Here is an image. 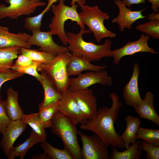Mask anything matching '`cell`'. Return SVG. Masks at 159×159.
<instances>
[{
	"label": "cell",
	"mask_w": 159,
	"mask_h": 159,
	"mask_svg": "<svg viewBox=\"0 0 159 159\" xmlns=\"http://www.w3.org/2000/svg\"><path fill=\"white\" fill-rule=\"evenodd\" d=\"M12 67H24L33 64L35 61L28 57L21 54L18 55Z\"/></svg>",
	"instance_id": "obj_37"
},
{
	"label": "cell",
	"mask_w": 159,
	"mask_h": 159,
	"mask_svg": "<svg viewBox=\"0 0 159 159\" xmlns=\"http://www.w3.org/2000/svg\"><path fill=\"white\" fill-rule=\"evenodd\" d=\"M23 74L11 69H0V101L1 99L0 89L2 85L7 81L14 79L22 76Z\"/></svg>",
	"instance_id": "obj_35"
},
{
	"label": "cell",
	"mask_w": 159,
	"mask_h": 159,
	"mask_svg": "<svg viewBox=\"0 0 159 159\" xmlns=\"http://www.w3.org/2000/svg\"><path fill=\"white\" fill-rule=\"evenodd\" d=\"M82 145L81 150V158L83 159H109L108 147L102 138L97 134L87 135L77 130Z\"/></svg>",
	"instance_id": "obj_7"
},
{
	"label": "cell",
	"mask_w": 159,
	"mask_h": 159,
	"mask_svg": "<svg viewBox=\"0 0 159 159\" xmlns=\"http://www.w3.org/2000/svg\"><path fill=\"white\" fill-rule=\"evenodd\" d=\"M150 38L143 33L138 40L128 41L122 47L112 50V57L113 58L114 64L117 65L123 57L138 52H149L153 54H158L153 48L148 46V42Z\"/></svg>",
	"instance_id": "obj_10"
},
{
	"label": "cell",
	"mask_w": 159,
	"mask_h": 159,
	"mask_svg": "<svg viewBox=\"0 0 159 159\" xmlns=\"http://www.w3.org/2000/svg\"><path fill=\"white\" fill-rule=\"evenodd\" d=\"M59 110L72 119L77 124H81L87 120L69 88L62 94Z\"/></svg>",
	"instance_id": "obj_15"
},
{
	"label": "cell",
	"mask_w": 159,
	"mask_h": 159,
	"mask_svg": "<svg viewBox=\"0 0 159 159\" xmlns=\"http://www.w3.org/2000/svg\"><path fill=\"white\" fill-rule=\"evenodd\" d=\"M57 5L52 4L51 7L53 16L49 25V31L52 35H57L63 45L67 46L69 40L64 29L65 22L70 20L75 21L80 29H85V25L81 21L78 13L77 4L71 6L65 4L63 0H59Z\"/></svg>",
	"instance_id": "obj_4"
},
{
	"label": "cell",
	"mask_w": 159,
	"mask_h": 159,
	"mask_svg": "<svg viewBox=\"0 0 159 159\" xmlns=\"http://www.w3.org/2000/svg\"><path fill=\"white\" fill-rule=\"evenodd\" d=\"M32 33L27 43L31 46L36 45L39 47V51H44L55 56L69 52L67 47L60 46L54 42L49 31L42 32L39 30Z\"/></svg>",
	"instance_id": "obj_11"
},
{
	"label": "cell",
	"mask_w": 159,
	"mask_h": 159,
	"mask_svg": "<svg viewBox=\"0 0 159 159\" xmlns=\"http://www.w3.org/2000/svg\"><path fill=\"white\" fill-rule=\"evenodd\" d=\"M152 4L151 8L155 13L159 11V0H146Z\"/></svg>",
	"instance_id": "obj_39"
},
{
	"label": "cell",
	"mask_w": 159,
	"mask_h": 159,
	"mask_svg": "<svg viewBox=\"0 0 159 159\" xmlns=\"http://www.w3.org/2000/svg\"><path fill=\"white\" fill-rule=\"evenodd\" d=\"M59 101L56 102L39 110V119L45 129L50 127L51 120L54 114L59 110Z\"/></svg>",
	"instance_id": "obj_28"
},
{
	"label": "cell",
	"mask_w": 159,
	"mask_h": 159,
	"mask_svg": "<svg viewBox=\"0 0 159 159\" xmlns=\"http://www.w3.org/2000/svg\"><path fill=\"white\" fill-rule=\"evenodd\" d=\"M47 12L44 9L39 14L34 16L28 17L24 19V28L32 32L40 30L42 21L44 14Z\"/></svg>",
	"instance_id": "obj_32"
},
{
	"label": "cell",
	"mask_w": 159,
	"mask_h": 159,
	"mask_svg": "<svg viewBox=\"0 0 159 159\" xmlns=\"http://www.w3.org/2000/svg\"><path fill=\"white\" fill-rule=\"evenodd\" d=\"M44 140L32 130L29 138L21 144L17 146H13L7 156L8 159H13L16 157L24 159L28 150L35 144L41 143Z\"/></svg>",
	"instance_id": "obj_22"
},
{
	"label": "cell",
	"mask_w": 159,
	"mask_h": 159,
	"mask_svg": "<svg viewBox=\"0 0 159 159\" xmlns=\"http://www.w3.org/2000/svg\"><path fill=\"white\" fill-rule=\"evenodd\" d=\"M90 33L88 29H80L79 32L77 34L69 32H66L69 40L67 47L69 52L72 55L82 56L90 62L99 61L104 57H112L111 40L107 39L101 45L84 40L83 35Z\"/></svg>",
	"instance_id": "obj_2"
},
{
	"label": "cell",
	"mask_w": 159,
	"mask_h": 159,
	"mask_svg": "<svg viewBox=\"0 0 159 159\" xmlns=\"http://www.w3.org/2000/svg\"><path fill=\"white\" fill-rule=\"evenodd\" d=\"M40 72L41 78L39 82L43 88L44 98L39 105V110L50 104L60 101L62 95L46 73L43 71Z\"/></svg>",
	"instance_id": "obj_19"
},
{
	"label": "cell",
	"mask_w": 159,
	"mask_h": 159,
	"mask_svg": "<svg viewBox=\"0 0 159 159\" xmlns=\"http://www.w3.org/2000/svg\"><path fill=\"white\" fill-rule=\"evenodd\" d=\"M87 0H71L70 4L71 5L77 3L78 5L80 7L81 9L86 3Z\"/></svg>",
	"instance_id": "obj_41"
},
{
	"label": "cell",
	"mask_w": 159,
	"mask_h": 159,
	"mask_svg": "<svg viewBox=\"0 0 159 159\" xmlns=\"http://www.w3.org/2000/svg\"><path fill=\"white\" fill-rule=\"evenodd\" d=\"M126 6L129 8L131 7L132 5L144 3L146 0H121Z\"/></svg>",
	"instance_id": "obj_38"
},
{
	"label": "cell",
	"mask_w": 159,
	"mask_h": 159,
	"mask_svg": "<svg viewBox=\"0 0 159 159\" xmlns=\"http://www.w3.org/2000/svg\"><path fill=\"white\" fill-rule=\"evenodd\" d=\"M27 125L20 119L12 120L2 134L0 145L6 157L14 142L26 129Z\"/></svg>",
	"instance_id": "obj_16"
},
{
	"label": "cell",
	"mask_w": 159,
	"mask_h": 159,
	"mask_svg": "<svg viewBox=\"0 0 159 159\" xmlns=\"http://www.w3.org/2000/svg\"><path fill=\"white\" fill-rule=\"evenodd\" d=\"M125 120L126 123V128L120 137L124 142V148L127 149L130 143L132 144L137 140L136 134L141 120L139 117L131 115L127 116Z\"/></svg>",
	"instance_id": "obj_23"
},
{
	"label": "cell",
	"mask_w": 159,
	"mask_h": 159,
	"mask_svg": "<svg viewBox=\"0 0 159 159\" xmlns=\"http://www.w3.org/2000/svg\"><path fill=\"white\" fill-rule=\"evenodd\" d=\"M36 1L39 2L41 1V0H32Z\"/></svg>",
	"instance_id": "obj_44"
},
{
	"label": "cell",
	"mask_w": 159,
	"mask_h": 159,
	"mask_svg": "<svg viewBox=\"0 0 159 159\" xmlns=\"http://www.w3.org/2000/svg\"><path fill=\"white\" fill-rule=\"evenodd\" d=\"M136 138L142 139L150 144L159 146V130L145 129L139 126L136 134Z\"/></svg>",
	"instance_id": "obj_30"
},
{
	"label": "cell",
	"mask_w": 159,
	"mask_h": 159,
	"mask_svg": "<svg viewBox=\"0 0 159 159\" xmlns=\"http://www.w3.org/2000/svg\"><path fill=\"white\" fill-rule=\"evenodd\" d=\"M114 2L118 7L119 12L117 16L112 20V23H117L121 32L124 31L126 28L130 29L135 21L147 17L142 14L145 8L138 11H132L127 8L121 0H114Z\"/></svg>",
	"instance_id": "obj_14"
},
{
	"label": "cell",
	"mask_w": 159,
	"mask_h": 159,
	"mask_svg": "<svg viewBox=\"0 0 159 159\" xmlns=\"http://www.w3.org/2000/svg\"><path fill=\"white\" fill-rule=\"evenodd\" d=\"M32 158L34 159H50L52 158L49 155L44 153L40 155H34Z\"/></svg>",
	"instance_id": "obj_42"
},
{
	"label": "cell",
	"mask_w": 159,
	"mask_h": 159,
	"mask_svg": "<svg viewBox=\"0 0 159 159\" xmlns=\"http://www.w3.org/2000/svg\"><path fill=\"white\" fill-rule=\"evenodd\" d=\"M11 120L6 112L4 101H0V133L2 134L4 132Z\"/></svg>",
	"instance_id": "obj_36"
},
{
	"label": "cell",
	"mask_w": 159,
	"mask_h": 159,
	"mask_svg": "<svg viewBox=\"0 0 159 159\" xmlns=\"http://www.w3.org/2000/svg\"><path fill=\"white\" fill-rule=\"evenodd\" d=\"M20 54L28 57L34 61L39 62L44 64L50 62L56 56L52 54L44 51L23 47H21Z\"/></svg>",
	"instance_id": "obj_27"
},
{
	"label": "cell",
	"mask_w": 159,
	"mask_h": 159,
	"mask_svg": "<svg viewBox=\"0 0 159 159\" xmlns=\"http://www.w3.org/2000/svg\"><path fill=\"white\" fill-rule=\"evenodd\" d=\"M7 96L4 103L8 116L11 120L20 119L24 114L19 105L18 92L10 87L7 90Z\"/></svg>",
	"instance_id": "obj_21"
},
{
	"label": "cell",
	"mask_w": 159,
	"mask_h": 159,
	"mask_svg": "<svg viewBox=\"0 0 159 159\" xmlns=\"http://www.w3.org/2000/svg\"><path fill=\"white\" fill-rule=\"evenodd\" d=\"M107 67L106 65H97L92 64L82 56L72 54L67 67L68 76L78 75L86 70L98 71Z\"/></svg>",
	"instance_id": "obj_18"
},
{
	"label": "cell",
	"mask_w": 159,
	"mask_h": 159,
	"mask_svg": "<svg viewBox=\"0 0 159 159\" xmlns=\"http://www.w3.org/2000/svg\"><path fill=\"white\" fill-rule=\"evenodd\" d=\"M52 132L60 138L64 146L73 159L81 158V150L77 137L76 123L58 110L51 120Z\"/></svg>",
	"instance_id": "obj_3"
},
{
	"label": "cell",
	"mask_w": 159,
	"mask_h": 159,
	"mask_svg": "<svg viewBox=\"0 0 159 159\" xmlns=\"http://www.w3.org/2000/svg\"><path fill=\"white\" fill-rule=\"evenodd\" d=\"M59 0H47V4L45 8L46 9L49 11L51 9V5L57 2ZM64 2L66 0H63Z\"/></svg>",
	"instance_id": "obj_43"
},
{
	"label": "cell",
	"mask_w": 159,
	"mask_h": 159,
	"mask_svg": "<svg viewBox=\"0 0 159 159\" xmlns=\"http://www.w3.org/2000/svg\"><path fill=\"white\" fill-rule=\"evenodd\" d=\"M41 147L44 153L53 159H73L69 152L66 149L60 150L56 148L46 140L41 142Z\"/></svg>",
	"instance_id": "obj_29"
},
{
	"label": "cell",
	"mask_w": 159,
	"mask_h": 159,
	"mask_svg": "<svg viewBox=\"0 0 159 159\" xmlns=\"http://www.w3.org/2000/svg\"><path fill=\"white\" fill-rule=\"evenodd\" d=\"M30 35L25 32H10L8 27L0 24V47H19L30 49L31 46L27 43Z\"/></svg>",
	"instance_id": "obj_17"
},
{
	"label": "cell",
	"mask_w": 159,
	"mask_h": 159,
	"mask_svg": "<svg viewBox=\"0 0 159 159\" xmlns=\"http://www.w3.org/2000/svg\"><path fill=\"white\" fill-rule=\"evenodd\" d=\"M71 55L69 52L59 54L50 62L41 63L37 69V71H43L46 73L62 94L69 87L70 77L67 67Z\"/></svg>",
	"instance_id": "obj_6"
},
{
	"label": "cell",
	"mask_w": 159,
	"mask_h": 159,
	"mask_svg": "<svg viewBox=\"0 0 159 159\" xmlns=\"http://www.w3.org/2000/svg\"><path fill=\"white\" fill-rule=\"evenodd\" d=\"M148 17V20L150 21L159 20V13L154 12L150 14L147 16Z\"/></svg>",
	"instance_id": "obj_40"
},
{
	"label": "cell",
	"mask_w": 159,
	"mask_h": 159,
	"mask_svg": "<svg viewBox=\"0 0 159 159\" xmlns=\"http://www.w3.org/2000/svg\"><path fill=\"white\" fill-rule=\"evenodd\" d=\"M81 10L78 13L80 19L93 33L97 42L100 43L103 38L116 37V34L107 29L104 24V21L109 19L108 13L103 12L97 6L84 5Z\"/></svg>",
	"instance_id": "obj_5"
},
{
	"label": "cell",
	"mask_w": 159,
	"mask_h": 159,
	"mask_svg": "<svg viewBox=\"0 0 159 159\" xmlns=\"http://www.w3.org/2000/svg\"><path fill=\"white\" fill-rule=\"evenodd\" d=\"M20 119L23 122L29 125L35 132L44 140H46L47 135L45 129L40 120L38 113L24 114Z\"/></svg>",
	"instance_id": "obj_26"
},
{
	"label": "cell",
	"mask_w": 159,
	"mask_h": 159,
	"mask_svg": "<svg viewBox=\"0 0 159 159\" xmlns=\"http://www.w3.org/2000/svg\"><path fill=\"white\" fill-rule=\"evenodd\" d=\"M140 140H136L131 146L122 152L117 149L111 147L112 151L110 154L109 159H139L142 156L143 151L138 149Z\"/></svg>",
	"instance_id": "obj_24"
},
{
	"label": "cell",
	"mask_w": 159,
	"mask_h": 159,
	"mask_svg": "<svg viewBox=\"0 0 159 159\" xmlns=\"http://www.w3.org/2000/svg\"><path fill=\"white\" fill-rule=\"evenodd\" d=\"M154 97L150 91L146 92L144 99L135 110L140 117L148 120L159 126V116L154 107Z\"/></svg>",
	"instance_id": "obj_20"
},
{
	"label": "cell",
	"mask_w": 159,
	"mask_h": 159,
	"mask_svg": "<svg viewBox=\"0 0 159 159\" xmlns=\"http://www.w3.org/2000/svg\"><path fill=\"white\" fill-rule=\"evenodd\" d=\"M97 84L111 86L112 78L104 69L87 72L81 73L76 77L69 78V88L71 91L82 90Z\"/></svg>",
	"instance_id": "obj_9"
},
{
	"label": "cell",
	"mask_w": 159,
	"mask_h": 159,
	"mask_svg": "<svg viewBox=\"0 0 159 159\" xmlns=\"http://www.w3.org/2000/svg\"><path fill=\"white\" fill-rule=\"evenodd\" d=\"M135 28L147 36L151 37L154 39H159V20L146 22L139 24Z\"/></svg>",
	"instance_id": "obj_31"
},
{
	"label": "cell",
	"mask_w": 159,
	"mask_h": 159,
	"mask_svg": "<svg viewBox=\"0 0 159 159\" xmlns=\"http://www.w3.org/2000/svg\"><path fill=\"white\" fill-rule=\"evenodd\" d=\"M41 63L40 62L35 61L30 65L24 67H12L11 69L21 73L26 74L32 76L39 82L41 78V75L38 73L37 69Z\"/></svg>",
	"instance_id": "obj_34"
},
{
	"label": "cell",
	"mask_w": 159,
	"mask_h": 159,
	"mask_svg": "<svg viewBox=\"0 0 159 159\" xmlns=\"http://www.w3.org/2000/svg\"><path fill=\"white\" fill-rule=\"evenodd\" d=\"M140 71L139 64L137 63H134L132 74L129 81L123 88L122 94L126 105L132 107L135 110L142 100L138 85Z\"/></svg>",
	"instance_id": "obj_13"
},
{
	"label": "cell",
	"mask_w": 159,
	"mask_h": 159,
	"mask_svg": "<svg viewBox=\"0 0 159 159\" xmlns=\"http://www.w3.org/2000/svg\"><path fill=\"white\" fill-rule=\"evenodd\" d=\"M109 96L112 101L111 107L108 108L103 106L99 108L95 115L81 124L80 127L98 135L108 147L110 145L112 147L123 150L125 147L124 142L114 126L122 104L116 93H112Z\"/></svg>",
	"instance_id": "obj_1"
},
{
	"label": "cell",
	"mask_w": 159,
	"mask_h": 159,
	"mask_svg": "<svg viewBox=\"0 0 159 159\" xmlns=\"http://www.w3.org/2000/svg\"><path fill=\"white\" fill-rule=\"evenodd\" d=\"M138 149L146 152L145 158L146 159H159V146H156L140 141Z\"/></svg>",
	"instance_id": "obj_33"
},
{
	"label": "cell",
	"mask_w": 159,
	"mask_h": 159,
	"mask_svg": "<svg viewBox=\"0 0 159 159\" xmlns=\"http://www.w3.org/2000/svg\"><path fill=\"white\" fill-rule=\"evenodd\" d=\"M21 47H0V69H11L14 60L20 54Z\"/></svg>",
	"instance_id": "obj_25"
},
{
	"label": "cell",
	"mask_w": 159,
	"mask_h": 159,
	"mask_svg": "<svg viewBox=\"0 0 159 159\" xmlns=\"http://www.w3.org/2000/svg\"><path fill=\"white\" fill-rule=\"evenodd\" d=\"M9 5L0 4V19L6 18L15 19L20 16L29 15L35 12L37 8L45 6V2L32 0H5Z\"/></svg>",
	"instance_id": "obj_8"
},
{
	"label": "cell",
	"mask_w": 159,
	"mask_h": 159,
	"mask_svg": "<svg viewBox=\"0 0 159 159\" xmlns=\"http://www.w3.org/2000/svg\"><path fill=\"white\" fill-rule=\"evenodd\" d=\"M71 92L85 118L91 119L97 111V100L92 91L87 88Z\"/></svg>",
	"instance_id": "obj_12"
}]
</instances>
